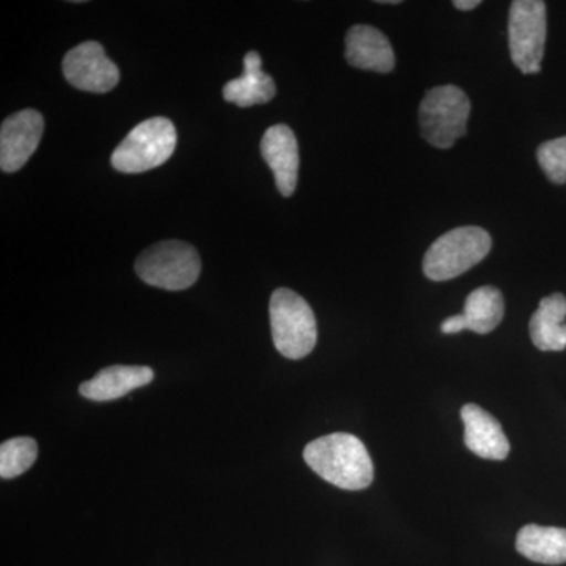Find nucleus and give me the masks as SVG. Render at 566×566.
<instances>
[{
    "label": "nucleus",
    "mask_w": 566,
    "mask_h": 566,
    "mask_svg": "<svg viewBox=\"0 0 566 566\" xmlns=\"http://www.w3.org/2000/svg\"><path fill=\"white\" fill-rule=\"evenodd\" d=\"M222 93L226 102L237 104L238 107L266 104L274 98V80L262 70L259 52L251 51L244 55L243 76L227 82Z\"/></svg>",
    "instance_id": "15"
},
{
    "label": "nucleus",
    "mask_w": 566,
    "mask_h": 566,
    "mask_svg": "<svg viewBox=\"0 0 566 566\" xmlns=\"http://www.w3.org/2000/svg\"><path fill=\"white\" fill-rule=\"evenodd\" d=\"M177 147V129L169 118L139 123L112 153L111 163L123 174H142L169 161Z\"/></svg>",
    "instance_id": "4"
},
{
    "label": "nucleus",
    "mask_w": 566,
    "mask_h": 566,
    "mask_svg": "<svg viewBox=\"0 0 566 566\" xmlns=\"http://www.w3.org/2000/svg\"><path fill=\"white\" fill-rule=\"evenodd\" d=\"M263 159L273 170L275 185L283 197L293 196L300 174V148L296 136L286 125H274L264 133L262 145Z\"/></svg>",
    "instance_id": "10"
},
{
    "label": "nucleus",
    "mask_w": 566,
    "mask_h": 566,
    "mask_svg": "<svg viewBox=\"0 0 566 566\" xmlns=\"http://www.w3.org/2000/svg\"><path fill=\"white\" fill-rule=\"evenodd\" d=\"M493 240L486 230L469 226L450 230L430 245L423 256V273L430 281H452L474 268L490 253Z\"/></svg>",
    "instance_id": "3"
},
{
    "label": "nucleus",
    "mask_w": 566,
    "mask_h": 566,
    "mask_svg": "<svg viewBox=\"0 0 566 566\" xmlns=\"http://www.w3.org/2000/svg\"><path fill=\"white\" fill-rule=\"evenodd\" d=\"M471 114L468 95L457 85H439L424 95L419 109L420 132L423 139L436 148H452L465 136Z\"/></svg>",
    "instance_id": "6"
},
{
    "label": "nucleus",
    "mask_w": 566,
    "mask_h": 566,
    "mask_svg": "<svg viewBox=\"0 0 566 566\" xmlns=\"http://www.w3.org/2000/svg\"><path fill=\"white\" fill-rule=\"evenodd\" d=\"M63 74L73 87L91 93H107L117 87L120 70L107 57L98 41H84L66 52Z\"/></svg>",
    "instance_id": "8"
},
{
    "label": "nucleus",
    "mask_w": 566,
    "mask_h": 566,
    "mask_svg": "<svg viewBox=\"0 0 566 566\" xmlns=\"http://www.w3.org/2000/svg\"><path fill=\"white\" fill-rule=\"evenodd\" d=\"M547 33L546 3L515 0L510 7L509 41L512 61L523 74L542 70Z\"/></svg>",
    "instance_id": "7"
},
{
    "label": "nucleus",
    "mask_w": 566,
    "mask_h": 566,
    "mask_svg": "<svg viewBox=\"0 0 566 566\" xmlns=\"http://www.w3.org/2000/svg\"><path fill=\"white\" fill-rule=\"evenodd\" d=\"M480 3H482L480 0H455L453 7H457L458 10L469 11L476 9Z\"/></svg>",
    "instance_id": "20"
},
{
    "label": "nucleus",
    "mask_w": 566,
    "mask_h": 566,
    "mask_svg": "<svg viewBox=\"0 0 566 566\" xmlns=\"http://www.w3.org/2000/svg\"><path fill=\"white\" fill-rule=\"evenodd\" d=\"M153 378L155 374L150 367L114 365L103 368L91 381L82 382L80 394L93 401L117 400L139 387L150 385Z\"/></svg>",
    "instance_id": "14"
},
{
    "label": "nucleus",
    "mask_w": 566,
    "mask_h": 566,
    "mask_svg": "<svg viewBox=\"0 0 566 566\" xmlns=\"http://www.w3.org/2000/svg\"><path fill=\"white\" fill-rule=\"evenodd\" d=\"M271 331L277 352L286 359H304L314 352L318 331L311 305L289 289H277L270 301Z\"/></svg>",
    "instance_id": "2"
},
{
    "label": "nucleus",
    "mask_w": 566,
    "mask_h": 566,
    "mask_svg": "<svg viewBox=\"0 0 566 566\" xmlns=\"http://www.w3.org/2000/svg\"><path fill=\"white\" fill-rule=\"evenodd\" d=\"M566 297L556 293L543 297L531 319L532 342L539 352L566 348Z\"/></svg>",
    "instance_id": "16"
},
{
    "label": "nucleus",
    "mask_w": 566,
    "mask_h": 566,
    "mask_svg": "<svg viewBox=\"0 0 566 566\" xmlns=\"http://www.w3.org/2000/svg\"><path fill=\"white\" fill-rule=\"evenodd\" d=\"M345 57L354 69L390 73L395 66L392 44L371 25H354L346 33Z\"/></svg>",
    "instance_id": "12"
},
{
    "label": "nucleus",
    "mask_w": 566,
    "mask_h": 566,
    "mask_svg": "<svg viewBox=\"0 0 566 566\" xmlns=\"http://www.w3.org/2000/svg\"><path fill=\"white\" fill-rule=\"evenodd\" d=\"M202 262L199 252L182 241H161L145 249L136 262L142 281L158 289L180 292L199 279Z\"/></svg>",
    "instance_id": "5"
},
{
    "label": "nucleus",
    "mask_w": 566,
    "mask_h": 566,
    "mask_svg": "<svg viewBox=\"0 0 566 566\" xmlns=\"http://www.w3.org/2000/svg\"><path fill=\"white\" fill-rule=\"evenodd\" d=\"M304 460L323 480L342 490H365L374 482V461L364 442L353 434L334 433L315 439L305 447Z\"/></svg>",
    "instance_id": "1"
},
{
    "label": "nucleus",
    "mask_w": 566,
    "mask_h": 566,
    "mask_svg": "<svg viewBox=\"0 0 566 566\" xmlns=\"http://www.w3.org/2000/svg\"><path fill=\"white\" fill-rule=\"evenodd\" d=\"M516 549L521 556L536 564H565L566 528L528 524L517 532Z\"/></svg>",
    "instance_id": "17"
},
{
    "label": "nucleus",
    "mask_w": 566,
    "mask_h": 566,
    "mask_svg": "<svg viewBox=\"0 0 566 566\" xmlns=\"http://www.w3.org/2000/svg\"><path fill=\"white\" fill-rule=\"evenodd\" d=\"M461 419L464 422V444L476 457L485 460H505L510 442L501 423L490 412L474 403L463 406Z\"/></svg>",
    "instance_id": "13"
},
{
    "label": "nucleus",
    "mask_w": 566,
    "mask_h": 566,
    "mask_svg": "<svg viewBox=\"0 0 566 566\" xmlns=\"http://www.w3.org/2000/svg\"><path fill=\"white\" fill-rule=\"evenodd\" d=\"M44 132V118L39 111L17 112L3 120L0 128V167L11 174L22 169L39 148Z\"/></svg>",
    "instance_id": "9"
},
{
    "label": "nucleus",
    "mask_w": 566,
    "mask_h": 566,
    "mask_svg": "<svg viewBox=\"0 0 566 566\" xmlns=\"http://www.w3.org/2000/svg\"><path fill=\"white\" fill-rule=\"evenodd\" d=\"M539 167L551 181L556 185L566 182V136L547 140L536 151Z\"/></svg>",
    "instance_id": "19"
},
{
    "label": "nucleus",
    "mask_w": 566,
    "mask_h": 566,
    "mask_svg": "<svg viewBox=\"0 0 566 566\" xmlns=\"http://www.w3.org/2000/svg\"><path fill=\"white\" fill-rule=\"evenodd\" d=\"M504 296L494 286H480L469 294L464 304V314L450 316L441 324L442 333L458 334L461 331H474L475 334H490L504 318Z\"/></svg>",
    "instance_id": "11"
},
{
    "label": "nucleus",
    "mask_w": 566,
    "mask_h": 566,
    "mask_svg": "<svg viewBox=\"0 0 566 566\" xmlns=\"http://www.w3.org/2000/svg\"><path fill=\"white\" fill-rule=\"evenodd\" d=\"M39 457V446L32 438H14L0 447V476L17 479L32 468Z\"/></svg>",
    "instance_id": "18"
}]
</instances>
